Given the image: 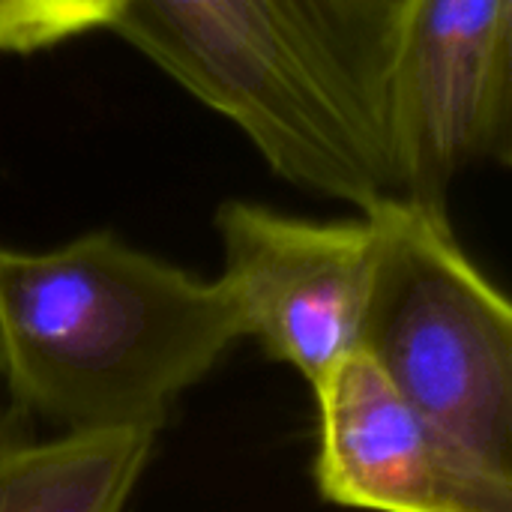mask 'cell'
<instances>
[{"label":"cell","mask_w":512,"mask_h":512,"mask_svg":"<svg viewBox=\"0 0 512 512\" xmlns=\"http://www.w3.org/2000/svg\"><path fill=\"white\" fill-rule=\"evenodd\" d=\"M222 273L216 276L243 339L309 384L357 351L381 222L375 210L354 219H303L252 201L216 210Z\"/></svg>","instance_id":"5b68a950"},{"label":"cell","mask_w":512,"mask_h":512,"mask_svg":"<svg viewBox=\"0 0 512 512\" xmlns=\"http://www.w3.org/2000/svg\"><path fill=\"white\" fill-rule=\"evenodd\" d=\"M123 0H0V51L33 54L72 36L111 30Z\"/></svg>","instance_id":"ba28073f"},{"label":"cell","mask_w":512,"mask_h":512,"mask_svg":"<svg viewBox=\"0 0 512 512\" xmlns=\"http://www.w3.org/2000/svg\"><path fill=\"white\" fill-rule=\"evenodd\" d=\"M396 9L399 0H123L111 30L231 120L282 180L363 213L396 198L384 132Z\"/></svg>","instance_id":"6da1fadb"},{"label":"cell","mask_w":512,"mask_h":512,"mask_svg":"<svg viewBox=\"0 0 512 512\" xmlns=\"http://www.w3.org/2000/svg\"><path fill=\"white\" fill-rule=\"evenodd\" d=\"M381 249L357 351L432 423L512 474V306L447 210L381 201Z\"/></svg>","instance_id":"3957f363"},{"label":"cell","mask_w":512,"mask_h":512,"mask_svg":"<svg viewBox=\"0 0 512 512\" xmlns=\"http://www.w3.org/2000/svg\"><path fill=\"white\" fill-rule=\"evenodd\" d=\"M153 429L33 432L0 411V512H126L156 450Z\"/></svg>","instance_id":"52a82bcc"},{"label":"cell","mask_w":512,"mask_h":512,"mask_svg":"<svg viewBox=\"0 0 512 512\" xmlns=\"http://www.w3.org/2000/svg\"><path fill=\"white\" fill-rule=\"evenodd\" d=\"M312 480L357 512H512V474L462 447L360 351L318 381Z\"/></svg>","instance_id":"8992f818"},{"label":"cell","mask_w":512,"mask_h":512,"mask_svg":"<svg viewBox=\"0 0 512 512\" xmlns=\"http://www.w3.org/2000/svg\"><path fill=\"white\" fill-rule=\"evenodd\" d=\"M243 342L216 279L114 231L24 252L0 246V384L54 432H159L174 402Z\"/></svg>","instance_id":"7a4b0ae2"},{"label":"cell","mask_w":512,"mask_h":512,"mask_svg":"<svg viewBox=\"0 0 512 512\" xmlns=\"http://www.w3.org/2000/svg\"><path fill=\"white\" fill-rule=\"evenodd\" d=\"M384 132L396 198L447 210L453 183L512 162V0H399Z\"/></svg>","instance_id":"277c9868"}]
</instances>
